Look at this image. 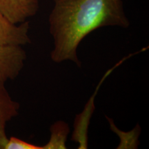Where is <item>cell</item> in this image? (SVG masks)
Listing matches in <instances>:
<instances>
[{"mask_svg":"<svg viewBox=\"0 0 149 149\" xmlns=\"http://www.w3.org/2000/svg\"><path fill=\"white\" fill-rule=\"evenodd\" d=\"M48 23L54 44L52 61H70L78 66L77 48L87 35L102 27L130 26L122 0H54Z\"/></svg>","mask_w":149,"mask_h":149,"instance_id":"1","label":"cell"},{"mask_svg":"<svg viewBox=\"0 0 149 149\" xmlns=\"http://www.w3.org/2000/svg\"><path fill=\"white\" fill-rule=\"evenodd\" d=\"M26 59V53L22 46L0 45V87L17 77Z\"/></svg>","mask_w":149,"mask_h":149,"instance_id":"2","label":"cell"},{"mask_svg":"<svg viewBox=\"0 0 149 149\" xmlns=\"http://www.w3.org/2000/svg\"><path fill=\"white\" fill-rule=\"evenodd\" d=\"M29 21L14 24L0 11V45L23 46L31 42Z\"/></svg>","mask_w":149,"mask_h":149,"instance_id":"3","label":"cell"},{"mask_svg":"<svg viewBox=\"0 0 149 149\" xmlns=\"http://www.w3.org/2000/svg\"><path fill=\"white\" fill-rule=\"evenodd\" d=\"M39 0H0V11L14 24H21L37 14Z\"/></svg>","mask_w":149,"mask_h":149,"instance_id":"4","label":"cell"},{"mask_svg":"<svg viewBox=\"0 0 149 149\" xmlns=\"http://www.w3.org/2000/svg\"><path fill=\"white\" fill-rule=\"evenodd\" d=\"M20 105L13 100L5 86L0 87V149H5L8 137L6 133L7 123L19 114Z\"/></svg>","mask_w":149,"mask_h":149,"instance_id":"5","label":"cell"},{"mask_svg":"<svg viewBox=\"0 0 149 149\" xmlns=\"http://www.w3.org/2000/svg\"><path fill=\"white\" fill-rule=\"evenodd\" d=\"M51 138L42 149H65L66 142L70 128L68 124L63 121H58L51 127Z\"/></svg>","mask_w":149,"mask_h":149,"instance_id":"6","label":"cell"},{"mask_svg":"<svg viewBox=\"0 0 149 149\" xmlns=\"http://www.w3.org/2000/svg\"><path fill=\"white\" fill-rule=\"evenodd\" d=\"M107 120L111 124V128L113 131L118 135L120 137V144L118 145L117 148H137L138 146V137L139 133H140V128L139 125H137L136 128L132 130L130 132L121 131L120 129L117 128L115 125L113 121L111 120V118L107 117Z\"/></svg>","mask_w":149,"mask_h":149,"instance_id":"7","label":"cell"},{"mask_svg":"<svg viewBox=\"0 0 149 149\" xmlns=\"http://www.w3.org/2000/svg\"><path fill=\"white\" fill-rule=\"evenodd\" d=\"M5 149H42V146H37L15 137H9Z\"/></svg>","mask_w":149,"mask_h":149,"instance_id":"8","label":"cell"}]
</instances>
